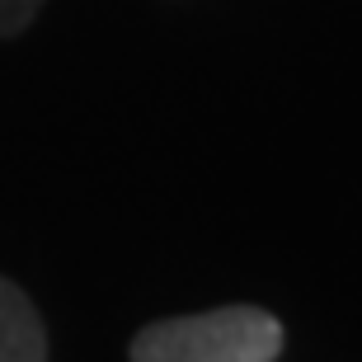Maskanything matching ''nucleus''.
I'll use <instances>...</instances> for the list:
<instances>
[{"label": "nucleus", "mask_w": 362, "mask_h": 362, "mask_svg": "<svg viewBox=\"0 0 362 362\" xmlns=\"http://www.w3.org/2000/svg\"><path fill=\"white\" fill-rule=\"evenodd\" d=\"M0 362H47L38 310L10 278H0Z\"/></svg>", "instance_id": "obj_2"}, {"label": "nucleus", "mask_w": 362, "mask_h": 362, "mask_svg": "<svg viewBox=\"0 0 362 362\" xmlns=\"http://www.w3.org/2000/svg\"><path fill=\"white\" fill-rule=\"evenodd\" d=\"M282 320L264 306H221L156 320L132 339V362H273Z\"/></svg>", "instance_id": "obj_1"}, {"label": "nucleus", "mask_w": 362, "mask_h": 362, "mask_svg": "<svg viewBox=\"0 0 362 362\" xmlns=\"http://www.w3.org/2000/svg\"><path fill=\"white\" fill-rule=\"evenodd\" d=\"M42 0H0V33H19L28 28V19L38 14Z\"/></svg>", "instance_id": "obj_3"}]
</instances>
